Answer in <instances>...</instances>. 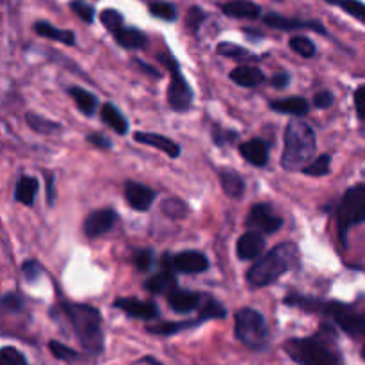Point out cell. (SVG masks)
Masks as SVG:
<instances>
[{"mask_svg":"<svg viewBox=\"0 0 365 365\" xmlns=\"http://www.w3.org/2000/svg\"><path fill=\"white\" fill-rule=\"evenodd\" d=\"M57 310L66 316L78 342L89 355H100L103 351L102 316L95 307L84 305V303L63 302L57 307Z\"/></svg>","mask_w":365,"mask_h":365,"instance_id":"obj_4","label":"cell"},{"mask_svg":"<svg viewBox=\"0 0 365 365\" xmlns=\"http://www.w3.org/2000/svg\"><path fill=\"white\" fill-rule=\"evenodd\" d=\"M168 303L171 309L178 314H187L202 307L203 294L195 291H185V289H175L168 294Z\"/></svg>","mask_w":365,"mask_h":365,"instance_id":"obj_18","label":"cell"},{"mask_svg":"<svg viewBox=\"0 0 365 365\" xmlns=\"http://www.w3.org/2000/svg\"><path fill=\"white\" fill-rule=\"evenodd\" d=\"M344 13H348L349 16H353L355 20L362 21L365 24V4L360 2V0H342L341 6Z\"/></svg>","mask_w":365,"mask_h":365,"instance_id":"obj_40","label":"cell"},{"mask_svg":"<svg viewBox=\"0 0 365 365\" xmlns=\"http://www.w3.org/2000/svg\"><path fill=\"white\" fill-rule=\"evenodd\" d=\"M324 2L331 4V6H341V2H342V0H324Z\"/></svg>","mask_w":365,"mask_h":365,"instance_id":"obj_54","label":"cell"},{"mask_svg":"<svg viewBox=\"0 0 365 365\" xmlns=\"http://www.w3.org/2000/svg\"><path fill=\"white\" fill-rule=\"evenodd\" d=\"M134 139L138 143H141V145L160 150V152H164L168 157H171V159L180 157V152H182L180 145L163 134H155V132H135Z\"/></svg>","mask_w":365,"mask_h":365,"instance_id":"obj_16","label":"cell"},{"mask_svg":"<svg viewBox=\"0 0 365 365\" xmlns=\"http://www.w3.org/2000/svg\"><path fill=\"white\" fill-rule=\"evenodd\" d=\"M289 46H291V50H294L296 53H299L302 57H305V59H310V57L316 56V45L312 43V39H309L307 36H294V38H291V41H289Z\"/></svg>","mask_w":365,"mask_h":365,"instance_id":"obj_35","label":"cell"},{"mask_svg":"<svg viewBox=\"0 0 365 365\" xmlns=\"http://www.w3.org/2000/svg\"><path fill=\"white\" fill-rule=\"evenodd\" d=\"M159 61L168 68L171 75V82L168 86V103H170L173 110L184 113V110L191 107L192 96H195L191 86H189V82L182 75L180 64L175 59V56H171V53H159Z\"/></svg>","mask_w":365,"mask_h":365,"instance_id":"obj_8","label":"cell"},{"mask_svg":"<svg viewBox=\"0 0 365 365\" xmlns=\"http://www.w3.org/2000/svg\"><path fill=\"white\" fill-rule=\"evenodd\" d=\"M330 166H331V155L324 153V155H319L314 160H310L302 171L303 175H307V177H324V175L330 173Z\"/></svg>","mask_w":365,"mask_h":365,"instance_id":"obj_31","label":"cell"},{"mask_svg":"<svg viewBox=\"0 0 365 365\" xmlns=\"http://www.w3.org/2000/svg\"><path fill=\"white\" fill-rule=\"evenodd\" d=\"M277 2H280V0H277Z\"/></svg>","mask_w":365,"mask_h":365,"instance_id":"obj_56","label":"cell"},{"mask_svg":"<svg viewBox=\"0 0 365 365\" xmlns=\"http://www.w3.org/2000/svg\"><path fill=\"white\" fill-rule=\"evenodd\" d=\"M239 139V134L230 128H223L221 125H212V143L216 146L232 145Z\"/></svg>","mask_w":365,"mask_h":365,"instance_id":"obj_38","label":"cell"},{"mask_svg":"<svg viewBox=\"0 0 365 365\" xmlns=\"http://www.w3.org/2000/svg\"><path fill=\"white\" fill-rule=\"evenodd\" d=\"M266 248V239L259 230H248L237 241V257L241 260H257Z\"/></svg>","mask_w":365,"mask_h":365,"instance_id":"obj_15","label":"cell"},{"mask_svg":"<svg viewBox=\"0 0 365 365\" xmlns=\"http://www.w3.org/2000/svg\"><path fill=\"white\" fill-rule=\"evenodd\" d=\"M134 63L138 64L139 68H141L143 71H145V73H148L150 77H155V78H160V71L159 70H155V68H152L150 66V64H146V63H143V61H139V59H134Z\"/></svg>","mask_w":365,"mask_h":365,"instance_id":"obj_52","label":"cell"},{"mask_svg":"<svg viewBox=\"0 0 365 365\" xmlns=\"http://www.w3.org/2000/svg\"><path fill=\"white\" fill-rule=\"evenodd\" d=\"M284 349L299 365H344L342 355L335 348V334L327 327L312 337L291 339Z\"/></svg>","mask_w":365,"mask_h":365,"instance_id":"obj_1","label":"cell"},{"mask_svg":"<svg viewBox=\"0 0 365 365\" xmlns=\"http://www.w3.org/2000/svg\"><path fill=\"white\" fill-rule=\"evenodd\" d=\"M48 348H50V351H52V355L56 356L57 360H71V359H77V351H73V349L71 348H68V346H64V344H61V342H57V341H52L48 344Z\"/></svg>","mask_w":365,"mask_h":365,"instance_id":"obj_45","label":"cell"},{"mask_svg":"<svg viewBox=\"0 0 365 365\" xmlns=\"http://www.w3.org/2000/svg\"><path fill=\"white\" fill-rule=\"evenodd\" d=\"M203 317L200 316L198 319L192 321H180V323H163V324H155V327H148L150 334H157V335H175L178 331H184L187 328H195L198 324L203 323Z\"/></svg>","mask_w":365,"mask_h":365,"instance_id":"obj_29","label":"cell"},{"mask_svg":"<svg viewBox=\"0 0 365 365\" xmlns=\"http://www.w3.org/2000/svg\"><path fill=\"white\" fill-rule=\"evenodd\" d=\"M34 32L41 38L53 39V41H59L63 45L73 46L75 45V32L66 31V29H57L56 25L48 24V21H36L34 24Z\"/></svg>","mask_w":365,"mask_h":365,"instance_id":"obj_24","label":"cell"},{"mask_svg":"<svg viewBox=\"0 0 365 365\" xmlns=\"http://www.w3.org/2000/svg\"><path fill=\"white\" fill-rule=\"evenodd\" d=\"M317 150L316 132L303 120H291L284 132V153L280 164L284 170L296 171L314 159Z\"/></svg>","mask_w":365,"mask_h":365,"instance_id":"obj_5","label":"cell"},{"mask_svg":"<svg viewBox=\"0 0 365 365\" xmlns=\"http://www.w3.org/2000/svg\"><path fill=\"white\" fill-rule=\"evenodd\" d=\"M220 180H221V187H223L225 195L230 196V198L237 200L245 195L246 182L245 178H242L239 173H235V171L228 170V168L220 170Z\"/></svg>","mask_w":365,"mask_h":365,"instance_id":"obj_26","label":"cell"},{"mask_svg":"<svg viewBox=\"0 0 365 365\" xmlns=\"http://www.w3.org/2000/svg\"><path fill=\"white\" fill-rule=\"evenodd\" d=\"M39 191V182L38 178L29 177V175H24L16 180V185H14V200L18 203L25 207L34 205L36 195Z\"/></svg>","mask_w":365,"mask_h":365,"instance_id":"obj_22","label":"cell"},{"mask_svg":"<svg viewBox=\"0 0 365 365\" xmlns=\"http://www.w3.org/2000/svg\"><path fill=\"white\" fill-rule=\"evenodd\" d=\"M264 24L269 25V27L278 29V31H302V29H309V31H316L319 34H328V31L324 29V25L321 21L316 20H299V18H289L282 16V14L269 13L264 16Z\"/></svg>","mask_w":365,"mask_h":365,"instance_id":"obj_12","label":"cell"},{"mask_svg":"<svg viewBox=\"0 0 365 365\" xmlns=\"http://www.w3.org/2000/svg\"><path fill=\"white\" fill-rule=\"evenodd\" d=\"M335 220H337L339 241L346 248L349 230L355 225L365 221V184L353 185L342 195L337 205V212H335Z\"/></svg>","mask_w":365,"mask_h":365,"instance_id":"obj_6","label":"cell"},{"mask_svg":"<svg viewBox=\"0 0 365 365\" xmlns=\"http://www.w3.org/2000/svg\"><path fill=\"white\" fill-rule=\"evenodd\" d=\"M100 21H102L103 27H106L110 34L118 32L125 25L123 14L116 9H103L102 13H100Z\"/></svg>","mask_w":365,"mask_h":365,"instance_id":"obj_36","label":"cell"},{"mask_svg":"<svg viewBox=\"0 0 365 365\" xmlns=\"http://www.w3.org/2000/svg\"><path fill=\"white\" fill-rule=\"evenodd\" d=\"M150 13L164 21L177 20V7L171 2H152L150 4Z\"/></svg>","mask_w":365,"mask_h":365,"instance_id":"obj_37","label":"cell"},{"mask_svg":"<svg viewBox=\"0 0 365 365\" xmlns=\"http://www.w3.org/2000/svg\"><path fill=\"white\" fill-rule=\"evenodd\" d=\"M70 9L73 11L82 21H86V24H93V21H95V7H93L91 4L84 2V0H71Z\"/></svg>","mask_w":365,"mask_h":365,"instance_id":"obj_39","label":"cell"},{"mask_svg":"<svg viewBox=\"0 0 365 365\" xmlns=\"http://www.w3.org/2000/svg\"><path fill=\"white\" fill-rule=\"evenodd\" d=\"M207 13L198 6H192L191 9L187 11V18H185V24H187V29L191 32H198V29L202 27L203 21H205Z\"/></svg>","mask_w":365,"mask_h":365,"instance_id":"obj_41","label":"cell"},{"mask_svg":"<svg viewBox=\"0 0 365 365\" xmlns=\"http://www.w3.org/2000/svg\"><path fill=\"white\" fill-rule=\"evenodd\" d=\"M143 362H146V364H152V365H160L159 362H155V360H153V359H150V356H148V359H143Z\"/></svg>","mask_w":365,"mask_h":365,"instance_id":"obj_53","label":"cell"},{"mask_svg":"<svg viewBox=\"0 0 365 365\" xmlns=\"http://www.w3.org/2000/svg\"><path fill=\"white\" fill-rule=\"evenodd\" d=\"M334 93L328 91V89L316 93V96H314V107H317V109H328V107L334 106Z\"/></svg>","mask_w":365,"mask_h":365,"instance_id":"obj_48","label":"cell"},{"mask_svg":"<svg viewBox=\"0 0 365 365\" xmlns=\"http://www.w3.org/2000/svg\"><path fill=\"white\" fill-rule=\"evenodd\" d=\"M113 36L114 39L123 46V48L141 50L148 46V36L135 27H125L123 25V27H121L118 32H114Z\"/></svg>","mask_w":365,"mask_h":365,"instance_id":"obj_23","label":"cell"},{"mask_svg":"<svg viewBox=\"0 0 365 365\" xmlns=\"http://www.w3.org/2000/svg\"><path fill=\"white\" fill-rule=\"evenodd\" d=\"M200 316H202L205 321L223 319V317H227V310H225V307L221 305L220 302H216L214 298L207 296V298H203L202 309H200Z\"/></svg>","mask_w":365,"mask_h":365,"instance_id":"obj_33","label":"cell"},{"mask_svg":"<svg viewBox=\"0 0 365 365\" xmlns=\"http://www.w3.org/2000/svg\"><path fill=\"white\" fill-rule=\"evenodd\" d=\"M239 153L252 166L264 168L267 166V160H269V145L262 139H250V141L239 145Z\"/></svg>","mask_w":365,"mask_h":365,"instance_id":"obj_17","label":"cell"},{"mask_svg":"<svg viewBox=\"0 0 365 365\" xmlns=\"http://www.w3.org/2000/svg\"><path fill=\"white\" fill-rule=\"evenodd\" d=\"M68 93H70V96L73 98V102L77 103V107L81 109V113L86 114V116H93V114H95V110L98 109V98H96L93 93L86 91L84 88L71 86V88L68 89Z\"/></svg>","mask_w":365,"mask_h":365,"instance_id":"obj_28","label":"cell"},{"mask_svg":"<svg viewBox=\"0 0 365 365\" xmlns=\"http://www.w3.org/2000/svg\"><path fill=\"white\" fill-rule=\"evenodd\" d=\"M299 266V248L294 242H282L269 253L257 259L248 269L246 280L252 287H267L280 277Z\"/></svg>","mask_w":365,"mask_h":365,"instance_id":"obj_2","label":"cell"},{"mask_svg":"<svg viewBox=\"0 0 365 365\" xmlns=\"http://www.w3.org/2000/svg\"><path fill=\"white\" fill-rule=\"evenodd\" d=\"M114 307L123 310L127 316L134 317V319L152 321L159 317V307L153 302H143V299L135 298H118L114 302Z\"/></svg>","mask_w":365,"mask_h":365,"instance_id":"obj_14","label":"cell"},{"mask_svg":"<svg viewBox=\"0 0 365 365\" xmlns=\"http://www.w3.org/2000/svg\"><path fill=\"white\" fill-rule=\"evenodd\" d=\"M362 356H364V360H365V346H364V349H362Z\"/></svg>","mask_w":365,"mask_h":365,"instance_id":"obj_55","label":"cell"},{"mask_svg":"<svg viewBox=\"0 0 365 365\" xmlns=\"http://www.w3.org/2000/svg\"><path fill=\"white\" fill-rule=\"evenodd\" d=\"M25 302L18 292H7L2 298V309L7 310V312H20L24 310Z\"/></svg>","mask_w":365,"mask_h":365,"instance_id":"obj_44","label":"cell"},{"mask_svg":"<svg viewBox=\"0 0 365 365\" xmlns=\"http://www.w3.org/2000/svg\"><path fill=\"white\" fill-rule=\"evenodd\" d=\"M217 53L225 57H232V59H239V61H255L257 57L253 56L250 50L242 48V46L234 45V43H220L217 45Z\"/></svg>","mask_w":365,"mask_h":365,"instance_id":"obj_34","label":"cell"},{"mask_svg":"<svg viewBox=\"0 0 365 365\" xmlns=\"http://www.w3.org/2000/svg\"><path fill=\"white\" fill-rule=\"evenodd\" d=\"M221 11L225 16L237 18V20H257L262 13L259 4L252 2V0H230L221 6Z\"/></svg>","mask_w":365,"mask_h":365,"instance_id":"obj_19","label":"cell"},{"mask_svg":"<svg viewBox=\"0 0 365 365\" xmlns=\"http://www.w3.org/2000/svg\"><path fill=\"white\" fill-rule=\"evenodd\" d=\"M178 285H177V278H175L173 273L170 271H163V273L155 274L152 277L150 280H146L145 289L152 294H170L171 291H175Z\"/></svg>","mask_w":365,"mask_h":365,"instance_id":"obj_27","label":"cell"},{"mask_svg":"<svg viewBox=\"0 0 365 365\" xmlns=\"http://www.w3.org/2000/svg\"><path fill=\"white\" fill-rule=\"evenodd\" d=\"M269 109L278 114H292V116H305L310 110V102L303 96H291L284 100H271Z\"/></svg>","mask_w":365,"mask_h":365,"instance_id":"obj_21","label":"cell"},{"mask_svg":"<svg viewBox=\"0 0 365 365\" xmlns=\"http://www.w3.org/2000/svg\"><path fill=\"white\" fill-rule=\"evenodd\" d=\"M41 266H39L38 260H27V262H24V266H21V274L25 277V280L27 282H36L39 277H41Z\"/></svg>","mask_w":365,"mask_h":365,"instance_id":"obj_46","label":"cell"},{"mask_svg":"<svg viewBox=\"0 0 365 365\" xmlns=\"http://www.w3.org/2000/svg\"><path fill=\"white\" fill-rule=\"evenodd\" d=\"M285 303L330 317L342 331L351 337H365V312H360L353 305H346L341 302H323V299L307 298V296L299 294L289 296Z\"/></svg>","mask_w":365,"mask_h":365,"instance_id":"obj_3","label":"cell"},{"mask_svg":"<svg viewBox=\"0 0 365 365\" xmlns=\"http://www.w3.org/2000/svg\"><path fill=\"white\" fill-rule=\"evenodd\" d=\"M164 264H166L170 269L178 271V273L185 274H198L205 273L209 269L210 262L202 252H196V250H185V252L177 253V255L164 257Z\"/></svg>","mask_w":365,"mask_h":365,"instance_id":"obj_10","label":"cell"},{"mask_svg":"<svg viewBox=\"0 0 365 365\" xmlns=\"http://www.w3.org/2000/svg\"><path fill=\"white\" fill-rule=\"evenodd\" d=\"M232 82H235L237 86L242 88H257V86L262 84L266 81V75L260 68L250 66V64H241V66L234 68L230 71Z\"/></svg>","mask_w":365,"mask_h":365,"instance_id":"obj_20","label":"cell"},{"mask_svg":"<svg viewBox=\"0 0 365 365\" xmlns=\"http://www.w3.org/2000/svg\"><path fill=\"white\" fill-rule=\"evenodd\" d=\"M160 209H163L164 216L171 217V220H184V217L189 214V207L185 205V202H182L180 198L164 200Z\"/></svg>","mask_w":365,"mask_h":365,"instance_id":"obj_32","label":"cell"},{"mask_svg":"<svg viewBox=\"0 0 365 365\" xmlns=\"http://www.w3.org/2000/svg\"><path fill=\"white\" fill-rule=\"evenodd\" d=\"M355 109L360 121H365V86H360L355 91Z\"/></svg>","mask_w":365,"mask_h":365,"instance_id":"obj_49","label":"cell"},{"mask_svg":"<svg viewBox=\"0 0 365 365\" xmlns=\"http://www.w3.org/2000/svg\"><path fill=\"white\" fill-rule=\"evenodd\" d=\"M134 264L139 271H148L155 264V255L152 250H139L134 255Z\"/></svg>","mask_w":365,"mask_h":365,"instance_id":"obj_43","label":"cell"},{"mask_svg":"<svg viewBox=\"0 0 365 365\" xmlns=\"http://www.w3.org/2000/svg\"><path fill=\"white\" fill-rule=\"evenodd\" d=\"M46 202L52 207L56 202V191H53V178L52 175H46Z\"/></svg>","mask_w":365,"mask_h":365,"instance_id":"obj_51","label":"cell"},{"mask_svg":"<svg viewBox=\"0 0 365 365\" xmlns=\"http://www.w3.org/2000/svg\"><path fill=\"white\" fill-rule=\"evenodd\" d=\"M25 121H27L29 128H32L34 132H38V134H53V132L61 130V125L57 123V121H52V120H46V118L39 116V114L36 113H27L25 114Z\"/></svg>","mask_w":365,"mask_h":365,"instance_id":"obj_30","label":"cell"},{"mask_svg":"<svg viewBox=\"0 0 365 365\" xmlns=\"http://www.w3.org/2000/svg\"><path fill=\"white\" fill-rule=\"evenodd\" d=\"M118 221V214L114 209H98L93 210L84 221V234L89 239H96L100 235L107 234L114 228Z\"/></svg>","mask_w":365,"mask_h":365,"instance_id":"obj_11","label":"cell"},{"mask_svg":"<svg viewBox=\"0 0 365 365\" xmlns=\"http://www.w3.org/2000/svg\"><path fill=\"white\" fill-rule=\"evenodd\" d=\"M235 337L252 349L269 344V328L262 314L255 309H241L235 314Z\"/></svg>","mask_w":365,"mask_h":365,"instance_id":"obj_7","label":"cell"},{"mask_svg":"<svg viewBox=\"0 0 365 365\" xmlns=\"http://www.w3.org/2000/svg\"><path fill=\"white\" fill-rule=\"evenodd\" d=\"M0 365H29V364L27 360H25V356L21 355L18 349L6 346V348H2V351H0Z\"/></svg>","mask_w":365,"mask_h":365,"instance_id":"obj_42","label":"cell"},{"mask_svg":"<svg viewBox=\"0 0 365 365\" xmlns=\"http://www.w3.org/2000/svg\"><path fill=\"white\" fill-rule=\"evenodd\" d=\"M100 118H102L103 123H106L107 127L113 128L116 134H128V127H130V125H128V120L123 116V113H121L114 103H103L102 110H100Z\"/></svg>","mask_w":365,"mask_h":365,"instance_id":"obj_25","label":"cell"},{"mask_svg":"<svg viewBox=\"0 0 365 365\" xmlns=\"http://www.w3.org/2000/svg\"><path fill=\"white\" fill-rule=\"evenodd\" d=\"M289 82H291V75H289L287 71H278V73H274L273 77H271V86L277 89L287 88Z\"/></svg>","mask_w":365,"mask_h":365,"instance_id":"obj_50","label":"cell"},{"mask_svg":"<svg viewBox=\"0 0 365 365\" xmlns=\"http://www.w3.org/2000/svg\"><path fill=\"white\" fill-rule=\"evenodd\" d=\"M246 227L250 230L262 232V234H277L284 227V220L274 214L269 203H257L246 217Z\"/></svg>","mask_w":365,"mask_h":365,"instance_id":"obj_9","label":"cell"},{"mask_svg":"<svg viewBox=\"0 0 365 365\" xmlns=\"http://www.w3.org/2000/svg\"><path fill=\"white\" fill-rule=\"evenodd\" d=\"M157 192L148 185H143L139 182L128 180L125 182V198L127 203L138 212H146L155 202Z\"/></svg>","mask_w":365,"mask_h":365,"instance_id":"obj_13","label":"cell"},{"mask_svg":"<svg viewBox=\"0 0 365 365\" xmlns=\"http://www.w3.org/2000/svg\"><path fill=\"white\" fill-rule=\"evenodd\" d=\"M86 141L89 143V145L96 146V148L100 150H110L113 148V143H110V139L107 138V135L100 134V132H91V134L86 135Z\"/></svg>","mask_w":365,"mask_h":365,"instance_id":"obj_47","label":"cell"}]
</instances>
